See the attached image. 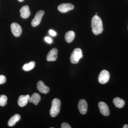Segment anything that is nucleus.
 <instances>
[{
	"instance_id": "1",
	"label": "nucleus",
	"mask_w": 128,
	"mask_h": 128,
	"mask_svg": "<svg viewBox=\"0 0 128 128\" xmlns=\"http://www.w3.org/2000/svg\"><path fill=\"white\" fill-rule=\"evenodd\" d=\"M91 27L92 32L96 35L102 33L104 31L102 19L97 15L94 16L92 18Z\"/></svg>"
},
{
	"instance_id": "2",
	"label": "nucleus",
	"mask_w": 128,
	"mask_h": 128,
	"mask_svg": "<svg viewBox=\"0 0 128 128\" xmlns=\"http://www.w3.org/2000/svg\"><path fill=\"white\" fill-rule=\"evenodd\" d=\"M61 102L59 99L54 98L52 102V106L50 110V116L53 118L56 117L60 111Z\"/></svg>"
},
{
	"instance_id": "3",
	"label": "nucleus",
	"mask_w": 128,
	"mask_h": 128,
	"mask_svg": "<svg viewBox=\"0 0 128 128\" xmlns=\"http://www.w3.org/2000/svg\"><path fill=\"white\" fill-rule=\"evenodd\" d=\"M83 57L82 50L80 48H76L73 50L70 57V61L72 64H76L79 62L80 59Z\"/></svg>"
},
{
	"instance_id": "4",
	"label": "nucleus",
	"mask_w": 128,
	"mask_h": 128,
	"mask_svg": "<svg viewBox=\"0 0 128 128\" xmlns=\"http://www.w3.org/2000/svg\"><path fill=\"white\" fill-rule=\"evenodd\" d=\"M44 13V11L42 10H40L37 12L34 18L32 20L31 24L32 26L34 27L39 25Z\"/></svg>"
},
{
	"instance_id": "5",
	"label": "nucleus",
	"mask_w": 128,
	"mask_h": 128,
	"mask_svg": "<svg viewBox=\"0 0 128 128\" xmlns=\"http://www.w3.org/2000/svg\"><path fill=\"white\" fill-rule=\"evenodd\" d=\"M110 77L109 72L105 70H103L101 72L98 76V82L101 84H105L109 80Z\"/></svg>"
},
{
	"instance_id": "6",
	"label": "nucleus",
	"mask_w": 128,
	"mask_h": 128,
	"mask_svg": "<svg viewBox=\"0 0 128 128\" xmlns=\"http://www.w3.org/2000/svg\"><path fill=\"white\" fill-rule=\"evenodd\" d=\"M11 30L12 34L16 37L20 36L22 32V29L20 26L16 22L12 23L11 25Z\"/></svg>"
},
{
	"instance_id": "7",
	"label": "nucleus",
	"mask_w": 128,
	"mask_h": 128,
	"mask_svg": "<svg viewBox=\"0 0 128 128\" xmlns=\"http://www.w3.org/2000/svg\"><path fill=\"white\" fill-rule=\"evenodd\" d=\"M58 49L56 48H53L48 53L46 57L48 61H55L57 59Z\"/></svg>"
},
{
	"instance_id": "8",
	"label": "nucleus",
	"mask_w": 128,
	"mask_h": 128,
	"mask_svg": "<svg viewBox=\"0 0 128 128\" xmlns=\"http://www.w3.org/2000/svg\"><path fill=\"white\" fill-rule=\"evenodd\" d=\"M78 108L82 114H85L86 113L88 110V104L84 99H81L78 103Z\"/></svg>"
},
{
	"instance_id": "9",
	"label": "nucleus",
	"mask_w": 128,
	"mask_h": 128,
	"mask_svg": "<svg viewBox=\"0 0 128 128\" xmlns=\"http://www.w3.org/2000/svg\"><path fill=\"white\" fill-rule=\"evenodd\" d=\"M98 107L101 113L105 116H108L110 114L108 106L104 102H100L98 104Z\"/></svg>"
},
{
	"instance_id": "10",
	"label": "nucleus",
	"mask_w": 128,
	"mask_h": 128,
	"mask_svg": "<svg viewBox=\"0 0 128 128\" xmlns=\"http://www.w3.org/2000/svg\"><path fill=\"white\" fill-rule=\"evenodd\" d=\"M74 8V6L70 3H63L58 6V10L60 12L65 13Z\"/></svg>"
},
{
	"instance_id": "11",
	"label": "nucleus",
	"mask_w": 128,
	"mask_h": 128,
	"mask_svg": "<svg viewBox=\"0 0 128 128\" xmlns=\"http://www.w3.org/2000/svg\"><path fill=\"white\" fill-rule=\"evenodd\" d=\"M37 88L39 92L44 94H48L50 91V88L44 85L42 81H39L37 83Z\"/></svg>"
},
{
	"instance_id": "12",
	"label": "nucleus",
	"mask_w": 128,
	"mask_h": 128,
	"mask_svg": "<svg viewBox=\"0 0 128 128\" xmlns=\"http://www.w3.org/2000/svg\"><path fill=\"white\" fill-rule=\"evenodd\" d=\"M30 96L29 95H21L18 98V105L21 107L25 106L27 104L28 102V99Z\"/></svg>"
},
{
	"instance_id": "13",
	"label": "nucleus",
	"mask_w": 128,
	"mask_h": 128,
	"mask_svg": "<svg viewBox=\"0 0 128 128\" xmlns=\"http://www.w3.org/2000/svg\"><path fill=\"white\" fill-rule=\"evenodd\" d=\"M20 16L23 18H27L29 17L31 14V12L29 6H24L20 10Z\"/></svg>"
},
{
	"instance_id": "14",
	"label": "nucleus",
	"mask_w": 128,
	"mask_h": 128,
	"mask_svg": "<svg viewBox=\"0 0 128 128\" xmlns=\"http://www.w3.org/2000/svg\"><path fill=\"white\" fill-rule=\"evenodd\" d=\"M41 100V97L38 93H34L28 99L29 102L34 104V105H38Z\"/></svg>"
},
{
	"instance_id": "15",
	"label": "nucleus",
	"mask_w": 128,
	"mask_h": 128,
	"mask_svg": "<svg viewBox=\"0 0 128 128\" xmlns=\"http://www.w3.org/2000/svg\"><path fill=\"white\" fill-rule=\"evenodd\" d=\"M75 34L73 31H68L66 32L65 35V39L68 43H71L74 39Z\"/></svg>"
},
{
	"instance_id": "16",
	"label": "nucleus",
	"mask_w": 128,
	"mask_h": 128,
	"mask_svg": "<svg viewBox=\"0 0 128 128\" xmlns=\"http://www.w3.org/2000/svg\"><path fill=\"white\" fill-rule=\"evenodd\" d=\"M20 116L19 114H16L10 118L8 122V126L10 127L14 126L17 122L20 119Z\"/></svg>"
},
{
	"instance_id": "17",
	"label": "nucleus",
	"mask_w": 128,
	"mask_h": 128,
	"mask_svg": "<svg viewBox=\"0 0 128 128\" xmlns=\"http://www.w3.org/2000/svg\"><path fill=\"white\" fill-rule=\"evenodd\" d=\"M113 102L115 106L116 107L119 108L123 107L125 104L124 101L118 97L114 98Z\"/></svg>"
},
{
	"instance_id": "18",
	"label": "nucleus",
	"mask_w": 128,
	"mask_h": 128,
	"mask_svg": "<svg viewBox=\"0 0 128 128\" xmlns=\"http://www.w3.org/2000/svg\"><path fill=\"white\" fill-rule=\"evenodd\" d=\"M35 66V62L34 61H31L24 65L22 67V69L25 71H29L32 70L34 68Z\"/></svg>"
},
{
	"instance_id": "19",
	"label": "nucleus",
	"mask_w": 128,
	"mask_h": 128,
	"mask_svg": "<svg viewBox=\"0 0 128 128\" xmlns=\"http://www.w3.org/2000/svg\"><path fill=\"white\" fill-rule=\"evenodd\" d=\"M8 98L5 95L0 96V106H4L6 105L7 103Z\"/></svg>"
},
{
	"instance_id": "20",
	"label": "nucleus",
	"mask_w": 128,
	"mask_h": 128,
	"mask_svg": "<svg viewBox=\"0 0 128 128\" xmlns=\"http://www.w3.org/2000/svg\"><path fill=\"white\" fill-rule=\"evenodd\" d=\"M6 82V78L4 75H0V84H4Z\"/></svg>"
},
{
	"instance_id": "21",
	"label": "nucleus",
	"mask_w": 128,
	"mask_h": 128,
	"mask_svg": "<svg viewBox=\"0 0 128 128\" xmlns=\"http://www.w3.org/2000/svg\"><path fill=\"white\" fill-rule=\"evenodd\" d=\"M61 128H71L70 125L66 122H63L61 124Z\"/></svg>"
},
{
	"instance_id": "22",
	"label": "nucleus",
	"mask_w": 128,
	"mask_h": 128,
	"mask_svg": "<svg viewBox=\"0 0 128 128\" xmlns=\"http://www.w3.org/2000/svg\"><path fill=\"white\" fill-rule=\"evenodd\" d=\"M45 40L46 42L49 44H51L52 42V40L50 37H46L45 38Z\"/></svg>"
},
{
	"instance_id": "23",
	"label": "nucleus",
	"mask_w": 128,
	"mask_h": 128,
	"mask_svg": "<svg viewBox=\"0 0 128 128\" xmlns=\"http://www.w3.org/2000/svg\"><path fill=\"white\" fill-rule=\"evenodd\" d=\"M49 33L50 34V35L54 36H56V34H57L56 32H54V30H50L49 31Z\"/></svg>"
},
{
	"instance_id": "24",
	"label": "nucleus",
	"mask_w": 128,
	"mask_h": 128,
	"mask_svg": "<svg viewBox=\"0 0 128 128\" xmlns=\"http://www.w3.org/2000/svg\"><path fill=\"white\" fill-rule=\"evenodd\" d=\"M123 128H128V125L127 124H124V125Z\"/></svg>"
},
{
	"instance_id": "25",
	"label": "nucleus",
	"mask_w": 128,
	"mask_h": 128,
	"mask_svg": "<svg viewBox=\"0 0 128 128\" xmlns=\"http://www.w3.org/2000/svg\"><path fill=\"white\" fill-rule=\"evenodd\" d=\"M24 0H18V1L20 2H22Z\"/></svg>"
},
{
	"instance_id": "26",
	"label": "nucleus",
	"mask_w": 128,
	"mask_h": 128,
	"mask_svg": "<svg viewBox=\"0 0 128 128\" xmlns=\"http://www.w3.org/2000/svg\"><path fill=\"white\" fill-rule=\"evenodd\" d=\"M96 15H97V14H98V13H96Z\"/></svg>"
}]
</instances>
